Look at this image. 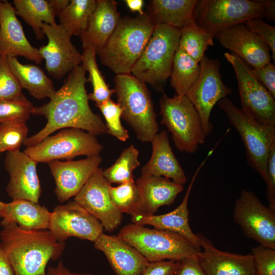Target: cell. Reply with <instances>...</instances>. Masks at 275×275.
<instances>
[{
    "label": "cell",
    "instance_id": "obj_1",
    "mask_svg": "<svg viewBox=\"0 0 275 275\" xmlns=\"http://www.w3.org/2000/svg\"><path fill=\"white\" fill-rule=\"evenodd\" d=\"M86 73L81 64L76 67L47 103L34 107L32 114L44 116L47 123L38 133L26 138L23 143L26 147L36 145L61 129L77 128L95 135L107 133L102 119L90 107Z\"/></svg>",
    "mask_w": 275,
    "mask_h": 275
},
{
    "label": "cell",
    "instance_id": "obj_2",
    "mask_svg": "<svg viewBox=\"0 0 275 275\" xmlns=\"http://www.w3.org/2000/svg\"><path fill=\"white\" fill-rule=\"evenodd\" d=\"M1 225L0 240L15 275H45L48 262L62 254L65 242L49 230H24L14 223Z\"/></svg>",
    "mask_w": 275,
    "mask_h": 275
},
{
    "label": "cell",
    "instance_id": "obj_3",
    "mask_svg": "<svg viewBox=\"0 0 275 275\" xmlns=\"http://www.w3.org/2000/svg\"><path fill=\"white\" fill-rule=\"evenodd\" d=\"M154 27L146 13L121 17L116 29L97 53L101 63L116 74H131Z\"/></svg>",
    "mask_w": 275,
    "mask_h": 275
},
{
    "label": "cell",
    "instance_id": "obj_4",
    "mask_svg": "<svg viewBox=\"0 0 275 275\" xmlns=\"http://www.w3.org/2000/svg\"><path fill=\"white\" fill-rule=\"evenodd\" d=\"M115 93L122 109L121 118L142 142H151L159 126L150 93L146 85L131 74H117Z\"/></svg>",
    "mask_w": 275,
    "mask_h": 275
},
{
    "label": "cell",
    "instance_id": "obj_5",
    "mask_svg": "<svg viewBox=\"0 0 275 275\" xmlns=\"http://www.w3.org/2000/svg\"><path fill=\"white\" fill-rule=\"evenodd\" d=\"M180 30L159 24L155 25L141 56L131 73L137 78L163 93L170 77L173 59L178 47Z\"/></svg>",
    "mask_w": 275,
    "mask_h": 275
},
{
    "label": "cell",
    "instance_id": "obj_6",
    "mask_svg": "<svg viewBox=\"0 0 275 275\" xmlns=\"http://www.w3.org/2000/svg\"><path fill=\"white\" fill-rule=\"evenodd\" d=\"M118 236L149 262L166 260L179 261L198 256L200 252L188 240L178 233L133 223L124 226Z\"/></svg>",
    "mask_w": 275,
    "mask_h": 275
},
{
    "label": "cell",
    "instance_id": "obj_7",
    "mask_svg": "<svg viewBox=\"0 0 275 275\" xmlns=\"http://www.w3.org/2000/svg\"><path fill=\"white\" fill-rule=\"evenodd\" d=\"M218 105L240 135L249 166L265 182L268 154L275 143V126L259 124L227 97L221 99Z\"/></svg>",
    "mask_w": 275,
    "mask_h": 275
},
{
    "label": "cell",
    "instance_id": "obj_8",
    "mask_svg": "<svg viewBox=\"0 0 275 275\" xmlns=\"http://www.w3.org/2000/svg\"><path fill=\"white\" fill-rule=\"evenodd\" d=\"M161 123L171 133L177 149L193 154L206 138L200 115L185 96L170 97L165 94L159 99Z\"/></svg>",
    "mask_w": 275,
    "mask_h": 275
},
{
    "label": "cell",
    "instance_id": "obj_9",
    "mask_svg": "<svg viewBox=\"0 0 275 275\" xmlns=\"http://www.w3.org/2000/svg\"><path fill=\"white\" fill-rule=\"evenodd\" d=\"M270 0H200L194 21L215 35L230 26L254 18H269Z\"/></svg>",
    "mask_w": 275,
    "mask_h": 275
},
{
    "label": "cell",
    "instance_id": "obj_10",
    "mask_svg": "<svg viewBox=\"0 0 275 275\" xmlns=\"http://www.w3.org/2000/svg\"><path fill=\"white\" fill-rule=\"evenodd\" d=\"M102 149L96 135L80 129L67 128L27 147L23 152L38 163H48L58 159L71 160L80 155L97 156Z\"/></svg>",
    "mask_w": 275,
    "mask_h": 275
},
{
    "label": "cell",
    "instance_id": "obj_11",
    "mask_svg": "<svg viewBox=\"0 0 275 275\" xmlns=\"http://www.w3.org/2000/svg\"><path fill=\"white\" fill-rule=\"evenodd\" d=\"M224 57L234 69L241 109L261 125L275 126V99L252 75L250 67L235 54Z\"/></svg>",
    "mask_w": 275,
    "mask_h": 275
},
{
    "label": "cell",
    "instance_id": "obj_12",
    "mask_svg": "<svg viewBox=\"0 0 275 275\" xmlns=\"http://www.w3.org/2000/svg\"><path fill=\"white\" fill-rule=\"evenodd\" d=\"M233 218L245 236L275 249V211L264 205L252 191L243 189L236 200Z\"/></svg>",
    "mask_w": 275,
    "mask_h": 275
},
{
    "label": "cell",
    "instance_id": "obj_13",
    "mask_svg": "<svg viewBox=\"0 0 275 275\" xmlns=\"http://www.w3.org/2000/svg\"><path fill=\"white\" fill-rule=\"evenodd\" d=\"M200 65L199 75L185 96L200 115L204 133L207 136L213 130L210 116L213 106L230 94L232 90L222 81L221 63L218 59L204 56Z\"/></svg>",
    "mask_w": 275,
    "mask_h": 275
},
{
    "label": "cell",
    "instance_id": "obj_14",
    "mask_svg": "<svg viewBox=\"0 0 275 275\" xmlns=\"http://www.w3.org/2000/svg\"><path fill=\"white\" fill-rule=\"evenodd\" d=\"M48 229L60 242L75 237L94 242L104 229L97 218L73 201L54 207Z\"/></svg>",
    "mask_w": 275,
    "mask_h": 275
},
{
    "label": "cell",
    "instance_id": "obj_15",
    "mask_svg": "<svg viewBox=\"0 0 275 275\" xmlns=\"http://www.w3.org/2000/svg\"><path fill=\"white\" fill-rule=\"evenodd\" d=\"M111 185L103 176L102 169L99 167L74 198V202L97 218L108 232L117 229L123 218L111 200Z\"/></svg>",
    "mask_w": 275,
    "mask_h": 275
},
{
    "label": "cell",
    "instance_id": "obj_16",
    "mask_svg": "<svg viewBox=\"0 0 275 275\" xmlns=\"http://www.w3.org/2000/svg\"><path fill=\"white\" fill-rule=\"evenodd\" d=\"M42 29L48 43L38 49L39 53L45 61L48 73L60 79L81 64L82 53L72 44L71 36L61 25L43 23Z\"/></svg>",
    "mask_w": 275,
    "mask_h": 275
},
{
    "label": "cell",
    "instance_id": "obj_17",
    "mask_svg": "<svg viewBox=\"0 0 275 275\" xmlns=\"http://www.w3.org/2000/svg\"><path fill=\"white\" fill-rule=\"evenodd\" d=\"M37 163L19 149L7 152L5 168L10 179L6 190L13 200H26L38 203L41 188L37 173Z\"/></svg>",
    "mask_w": 275,
    "mask_h": 275
},
{
    "label": "cell",
    "instance_id": "obj_18",
    "mask_svg": "<svg viewBox=\"0 0 275 275\" xmlns=\"http://www.w3.org/2000/svg\"><path fill=\"white\" fill-rule=\"evenodd\" d=\"M102 160L98 155L78 160L48 162L56 184L54 193L58 200L64 202L74 197L99 168Z\"/></svg>",
    "mask_w": 275,
    "mask_h": 275
},
{
    "label": "cell",
    "instance_id": "obj_19",
    "mask_svg": "<svg viewBox=\"0 0 275 275\" xmlns=\"http://www.w3.org/2000/svg\"><path fill=\"white\" fill-rule=\"evenodd\" d=\"M219 43L253 68L270 62V49L244 24L235 25L216 34Z\"/></svg>",
    "mask_w": 275,
    "mask_h": 275
},
{
    "label": "cell",
    "instance_id": "obj_20",
    "mask_svg": "<svg viewBox=\"0 0 275 275\" xmlns=\"http://www.w3.org/2000/svg\"><path fill=\"white\" fill-rule=\"evenodd\" d=\"M0 56H21L37 64L42 61L38 49L25 37L14 7L7 1H0Z\"/></svg>",
    "mask_w": 275,
    "mask_h": 275
},
{
    "label": "cell",
    "instance_id": "obj_21",
    "mask_svg": "<svg viewBox=\"0 0 275 275\" xmlns=\"http://www.w3.org/2000/svg\"><path fill=\"white\" fill-rule=\"evenodd\" d=\"M197 235L204 249L198 253V258L206 275H256L251 254L240 255L219 250L201 234Z\"/></svg>",
    "mask_w": 275,
    "mask_h": 275
},
{
    "label": "cell",
    "instance_id": "obj_22",
    "mask_svg": "<svg viewBox=\"0 0 275 275\" xmlns=\"http://www.w3.org/2000/svg\"><path fill=\"white\" fill-rule=\"evenodd\" d=\"M211 150L204 160L197 169L188 186L181 204L174 210L158 215H133L131 216L133 224L145 226L151 225L154 228L172 231L180 234L188 240L199 251L201 252L199 238L192 231L189 225L188 201L197 176L208 157L212 153Z\"/></svg>",
    "mask_w": 275,
    "mask_h": 275
},
{
    "label": "cell",
    "instance_id": "obj_23",
    "mask_svg": "<svg viewBox=\"0 0 275 275\" xmlns=\"http://www.w3.org/2000/svg\"><path fill=\"white\" fill-rule=\"evenodd\" d=\"M103 252L116 275H142L149 262L118 235L102 233L94 242Z\"/></svg>",
    "mask_w": 275,
    "mask_h": 275
},
{
    "label": "cell",
    "instance_id": "obj_24",
    "mask_svg": "<svg viewBox=\"0 0 275 275\" xmlns=\"http://www.w3.org/2000/svg\"><path fill=\"white\" fill-rule=\"evenodd\" d=\"M135 182L139 199L133 215H154L161 206L173 204L183 190L182 185L162 176L141 175Z\"/></svg>",
    "mask_w": 275,
    "mask_h": 275
},
{
    "label": "cell",
    "instance_id": "obj_25",
    "mask_svg": "<svg viewBox=\"0 0 275 275\" xmlns=\"http://www.w3.org/2000/svg\"><path fill=\"white\" fill-rule=\"evenodd\" d=\"M117 5L114 0H97L86 29L79 37L84 50L97 53L104 45L121 18Z\"/></svg>",
    "mask_w": 275,
    "mask_h": 275
},
{
    "label": "cell",
    "instance_id": "obj_26",
    "mask_svg": "<svg viewBox=\"0 0 275 275\" xmlns=\"http://www.w3.org/2000/svg\"><path fill=\"white\" fill-rule=\"evenodd\" d=\"M152 152L149 161L142 168L141 175L162 176L183 186L187 177L176 158L164 130L157 133L151 141Z\"/></svg>",
    "mask_w": 275,
    "mask_h": 275
},
{
    "label": "cell",
    "instance_id": "obj_27",
    "mask_svg": "<svg viewBox=\"0 0 275 275\" xmlns=\"http://www.w3.org/2000/svg\"><path fill=\"white\" fill-rule=\"evenodd\" d=\"M198 0H152L147 14L154 25H167L180 30L193 20Z\"/></svg>",
    "mask_w": 275,
    "mask_h": 275
},
{
    "label": "cell",
    "instance_id": "obj_28",
    "mask_svg": "<svg viewBox=\"0 0 275 275\" xmlns=\"http://www.w3.org/2000/svg\"><path fill=\"white\" fill-rule=\"evenodd\" d=\"M51 212L38 203L16 199L6 203L1 223H14L26 231L48 229Z\"/></svg>",
    "mask_w": 275,
    "mask_h": 275
},
{
    "label": "cell",
    "instance_id": "obj_29",
    "mask_svg": "<svg viewBox=\"0 0 275 275\" xmlns=\"http://www.w3.org/2000/svg\"><path fill=\"white\" fill-rule=\"evenodd\" d=\"M7 63L22 89L38 99L50 98L54 94L55 89L52 80L43 70L33 64L21 63L17 57H6Z\"/></svg>",
    "mask_w": 275,
    "mask_h": 275
},
{
    "label": "cell",
    "instance_id": "obj_30",
    "mask_svg": "<svg viewBox=\"0 0 275 275\" xmlns=\"http://www.w3.org/2000/svg\"><path fill=\"white\" fill-rule=\"evenodd\" d=\"M13 4L16 15L30 25L37 39L44 38L42 27L43 23L56 24V15L48 1L46 0H14Z\"/></svg>",
    "mask_w": 275,
    "mask_h": 275
},
{
    "label": "cell",
    "instance_id": "obj_31",
    "mask_svg": "<svg viewBox=\"0 0 275 275\" xmlns=\"http://www.w3.org/2000/svg\"><path fill=\"white\" fill-rule=\"evenodd\" d=\"M200 72V63L178 47L170 77L171 85L176 95L185 96L197 79Z\"/></svg>",
    "mask_w": 275,
    "mask_h": 275
},
{
    "label": "cell",
    "instance_id": "obj_32",
    "mask_svg": "<svg viewBox=\"0 0 275 275\" xmlns=\"http://www.w3.org/2000/svg\"><path fill=\"white\" fill-rule=\"evenodd\" d=\"M215 35L199 26L194 20L180 30L178 47L200 63L209 46L214 45Z\"/></svg>",
    "mask_w": 275,
    "mask_h": 275
},
{
    "label": "cell",
    "instance_id": "obj_33",
    "mask_svg": "<svg viewBox=\"0 0 275 275\" xmlns=\"http://www.w3.org/2000/svg\"><path fill=\"white\" fill-rule=\"evenodd\" d=\"M96 0H71L57 16L60 25L70 36L80 37L86 29Z\"/></svg>",
    "mask_w": 275,
    "mask_h": 275
},
{
    "label": "cell",
    "instance_id": "obj_34",
    "mask_svg": "<svg viewBox=\"0 0 275 275\" xmlns=\"http://www.w3.org/2000/svg\"><path fill=\"white\" fill-rule=\"evenodd\" d=\"M97 53L91 49L84 50L81 65L89 73L88 81H90L93 91L88 94L89 100H93L97 105L111 99L115 90L109 88L106 84L96 62Z\"/></svg>",
    "mask_w": 275,
    "mask_h": 275
},
{
    "label": "cell",
    "instance_id": "obj_35",
    "mask_svg": "<svg viewBox=\"0 0 275 275\" xmlns=\"http://www.w3.org/2000/svg\"><path fill=\"white\" fill-rule=\"evenodd\" d=\"M139 151L133 145L124 149L114 163L103 170L109 184H122L134 180L133 171L140 165Z\"/></svg>",
    "mask_w": 275,
    "mask_h": 275
},
{
    "label": "cell",
    "instance_id": "obj_36",
    "mask_svg": "<svg viewBox=\"0 0 275 275\" xmlns=\"http://www.w3.org/2000/svg\"><path fill=\"white\" fill-rule=\"evenodd\" d=\"M109 193L114 205L121 213H126L131 216L135 213L139 194L134 180L116 187L111 185Z\"/></svg>",
    "mask_w": 275,
    "mask_h": 275
},
{
    "label": "cell",
    "instance_id": "obj_37",
    "mask_svg": "<svg viewBox=\"0 0 275 275\" xmlns=\"http://www.w3.org/2000/svg\"><path fill=\"white\" fill-rule=\"evenodd\" d=\"M25 121L12 120L0 123L2 152L18 150L27 138L29 129Z\"/></svg>",
    "mask_w": 275,
    "mask_h": 275
},
{
    "label": "cell",
    "instance_id": "obj_38",
    "mask_svg": "<svg viewBox=\"0 0 275 275\" xmlns=\"http://www.w3.org/2000/svg\"><path fill=\"white\" fill-rule=\"evenodd\" d=\"M96 106L105 119L107 133L120 141L126 142L129 138V134L121 122L122 109L120 106L112 99Z\"/></svg>",
    "mask_w": 275,
    "mask_h": 275
},
{
    "label": "cell",
    "instance_id": "obj_39",
    "mask_svg": "<svg viewBox=\"0 0 275 275\" xmlns=\"http://www.w3.org/2000/svg\"><path fill=\"white\" fill-rule=\"evenodd\" d=\"M28 99L10 69L6 57L0 56V100Z\"/></svg>",
    "mask_w": 275,
    "mask_h": 275
},
{
    "label": "cell",
    "instance_id": "obj_40",
    "mask_svg": "<svg viewBox=\"0 0 275 275\" xmlns=\"http://www.w3.org/2000/svg\"><path fill=\"white\" fill-rule=\"evenodd\" d=\"M34 107L28 99L0 100V123L12 120L26 121L32 114Z\"/></svg>",
    "mask_w": 275,
    "mask_h": 275
},
{
    "label": "cell",
    "instance_id": "obj_41",
    "mask_svg": "<svg viewBox=\"0 0 275 275\" xmlns=\"http://www.w3.org/2000/svg\"><path fill=\"white\" fill-rule=\"evenodd\" d=\"M251 252L256 275H275V249L260 244Z\"/></svg>",
    "mask_w": 275,
    "mask_h": 275
},
{
    "label": "cell",
    "instance_id": "obj_42",
    "mask_svg": "<svg viewBox=\"0 0 275 275\" xmlns=\"http://www.w3.org/2000/svg\"><path fill=\"white\" fill-rule=\"evenodd\" d=\"M246 26L269 47L271 51V57L275 62V27L265 22L262 18H254L247 21Z\"/></svg>",
    "mask_w": 275,
    "mask_h": 275
},
{
    "label": "cell",
    "instance_id": "obj_43",
    "mask_svg": "<svg viewBox=\"0 0 275 275\" xmlns=\"http://www.w3.org/2000/svg\"><path fill=\"white\" fill-rule=\"evenodd\" d=\"M253 76L258 80L275 99V66L270 62L257 68H250Z\"/></svg>",
    "mask_w": 275,
    "mask_h": 275
},
{
    "label": "cell",
    "instance_id": "obj_44",
    "mask_svg": "<svg viewBox=\"0 0 275 275\" xmlns=\"http://www.w3.org/2000/svg\"><path fill=\"white\" fill-rule=\"evenodd\" d=\"M266 197L268 207L275 211V143L270 149L267 160Z\"/></svg>",
    "mask_w": 275,
    "mask_h": 275
},
{
    "label": "cell",
    "instance_id": "obj_45",
    "mask_svg": "<svg viewBox=\"0 0 275 275\" xmlns=\"http://www.w3.org/2000/svg\"><path fill=\"white\" fill-rule=\"evenodd\" d=\"M178 264L171 260L149 262L142 275H174Z\"/></svg>",
    "mask_w": 275,
    "mask_h": 275
},
{
    "label": "cell",
    "instance_id": "obj_46",
    "mask_svg": "<svg viewBox=\"0 0 275 275\" xmlns=\"http://www.w3.org/2000/svg\"><path fill=\"white\" fill-rule=\"evenodd\" d=\"M174 275H206V274L200 264L198 256H196L179 261Z\"/></svg>",
    "mask_w": 275,
    "mask_h": 275
},
{
    "label": "cell",
    "instance_id": "obj_47",
    "mask_svg": "<svg viewBox=\"0 0 275 275\" xmlns=\"http://www.w3.org/2000/svg\"><path fill=\"white\" fill-rule=\"evenodd\" d=\"M0 275H15L0 240Z\"/></svg>",
    "mask_w": 275,
    "mask_h": 275
},
{
    "label": "cell",
    "instance_id": "obj_48",
    "mask_svg": "<svg viewBox=\"0 0 275 275\" xmlns=\"http://www.w3.org/2000/svg\"><path fill=\"white\" fill-rule=\"evenodd\" d=\"M45 275H93L89 273H75L70 271L60 261L56 267L49 266Z\"/></svg>",
    "mask_w": 275,
    "mask_h": 275
},
{
    "label": "cell",
    "instance_id": "obj_49",
    "mask_svg": "<svg viewBox=\"0 0 275 275\" xmlns=\"http://www.w3.org/2000/svg\"><path fill=\"white\" fill-rule=\"evenodd\" d=\"M48 2L56 16L62 12L70 3L69 0H49Z\"/></svg>",
    "mask_w": 275,
    "mask_h": 275
},
{
    "label": "cell",
    "instance_id": "obj_50",
    "mask_svg": "<svg viewBox=\"0 0 275 275\" xmlns=\"http://www.w3.org/2000/svg\"><path fill=\"white\" fill-rule=\"evenodd\" d=\"M124 2L131 11L138 12L139 15L145 14L143 9L144 4L143 0H125Z\"/></svg>",
    "mask_w": 275,
    "mask_h": 275
},
{
    "label": "cell",
    "instance_id": "obj_51",
    "mask_svg": "<svg viewBox=\"0 0 275 275\" xmlns=\"http://www.w3.org/2000/svg\"><path fill=\"white\" fill-rule=\"evenodd\" d=\"M6 205V203L0 201V217L3 218L4 215V209Z\"/></svg>",
    "mask_w": 275,
    "mask_h": 275
},
{
    "label": "cell",
    "instance_id": "obj_52",
    "mask_svg": "<svg viewBox=\"0 0 275 275\" xmlns=\"http://www.w3.org/2000/svg\"><path fill=\"white\" fill-rule=\"evenodd\" d=\"M1 153H2V152L1 149V146H0V154H1Z\"/></svg>",
    "mask_w": 275,
    "mask_h": 275
}]
</instances>
